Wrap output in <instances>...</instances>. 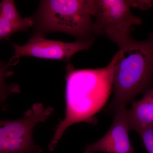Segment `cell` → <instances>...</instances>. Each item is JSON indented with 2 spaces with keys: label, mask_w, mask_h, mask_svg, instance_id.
<instances>
[{
  "label": "cell",
  "mask_w": 153,
  "mask_h": 153,
  "mask_svg": "<svg viewBox=\"0 0 153 153\" xmlns=\"http://www.w3.org/2000/svg\"><path fill=\"white\" fill-rule=\"evenodd\" d=\"M131 7L136 8L145 10L151 8L153 6V1L150 0H137L130 1Z\"/></svg>",
  "instance_id": "obj_13"
},
{
  "label": "cell",
  "mask_w": 153,
  "mask_h": 153,
  "mask_svg": "<svg viewBox=\"0 0 153 153\" xmlns=\"http://www.w3.org/2000/svg\"><path fill=\"white\" fill-rule=\"evenodd\" d=\"M8 63L0 66V105H3L8 97L13 94L20 92V88L16 83L7 84L6 79L14 74L13 71L9 70Z\"/></svg>",
  "instance_id": "obj_10"
},
{
  "label": "cell",
  "mask_w": 153,
  "mask_h": 153,
  "mask_svg": "<svg viewBox=\"0 0 153 153\" xmlns=\"http://www.w3.org/2000/svg\"><path fill=\"white\" fill-rule=\"evenodd\" d=\"M117 53L113 97L105 110L112 114L126 108L137 96L153 88V33L144 41L135 40Z\"/></svg>",
  "instance_id": "obj_2"
},
{
  "label": "cell",
  "mask_w": 153,
  "mask_h": 153,
  "mask_svg": "<svg viewBox=\"0 0 153 153\" xmlns=\"http://www.w3.org/2000/svg\"><path fill=\"white\" fill-rule=\"evenodd\" d=\"M94 40L68 43L34 36L23 46L13 44L14 55L8 63L10 66L16 65L20 57L25 56L69 62L71 57L77 52L89 49Z\"/></svg>",
  "instance_id": "obj_6"
},
{
  "label": "cell",
  "mask_w": 153,
  "mask_h": 153,
  "mask_svg": "<svg viewBox=\"0 0 153 153\" xmlns=\"http://www.w3.org/2000/svg\"><path fill=\"white\" fill-rule=\"evenodd\" d=\"M96 0H46L40 2L36 15L31 16L35 36L53 32L66 33L77 41L95 39L91 17L95 12Z\"/></svg>",
  "instance_id": "obj_3"
},
{
  "label": "cell",
  "mask_w": 153,
  "mask_h": 153,
  "mask_svg": "<svg viewBox=\"0 0 153 153\" xmlns=\"http://www.w3.org/2000/svg\"><path fill=\"white\" fill-rule=\"evenodd\" d=\"M131 7L129 0H96L93 16L96 36H105L120 50L130 46L135 40L131 35L134 26L143 23L132 13Z\"/></svg>",
  "instance_id": "obj_4"
},
{
  "label": "cell",
  "mask_w": 153,
  "mask_h": 153,
  "mask_svg": "<svg viewBox=\"0 0 153 153\" xmlns=\"http://www.w3.org/2000/svg\"><path fill=\"white\" fill-rule=\"evenodd\" d=\"M117 53L105 67L76 69L71 64L66 68V115L57 126L49 145L54 150L66 129L74 124H95V115L105 105L113 90L114 72Z\"/></svg>",
  "instance_id": "obj_1"
},
{
  "label": "cell",
  "mask_w": 153,
  "mask_h": 153,
  "mask_svg": "<svg viewBox=\"0 0 153 153\" xmlns=\"http://www.w3.org/2000/svg\"><path fill=\"white\" fill-rule=\"evenodd\" d=\"M138 134L148 153H153V127L142 131Z\"/></svg>",
  "instance_id": "obj_12"
},
{
  "label": "cell",
  "mask_w": 153,
  "mask_h": 153,
  "mask_svg": "<svg viewBox=\"0 0 153 153\" xmlns=\"http://www.w3.org/2000/svg\"><path fill=\"white\" fill-rule=\"evenodd\" d=\"M25 31V29L21 26L0 16V41L9 40L14 33Z\"/></svg>",
  "instance_id": "obj_11"
},
{
  "label": "cell",
  "mask_w": 153,
  "mask_h": 153,
  "mask_svg": "<svg viewBox=\"0 0 153 153\" xmlns=\"http://www.w3.org/2000/svg\"><path fill=\"white\" fill-rule=\"evenodd\" d=\"M113 114V122L109 131L96 142L86 146L84 153H135L129 137L127 110H119Z\"/></svg>",
  "instance_id": "obj_7"
},
{
  "label": "cell",
  "mask_w": 153,
  "mask_h": 153,
  "mask_svg": "<svg viewBox=\"0 0 153 153\" xmlns=\"http://www.w3.org/2000/svg\"><path fill=\"white\" fill-rule=\"evenodd\" d=\"M0 16L21 26L25 31L33 27L31 17L22 18L17 10L15 1L12 0H3L0 2Z\"/></svg>",
  "instance_id": "obj_9"
},
{
  "label": "cell",
  "mask_w": 153,
  "mask_h": 153,
  "mask_svg": "<svg viewBox=\"0 0 153 153\" xmlns=\"http://www.w3.org/2000/svg\"><path fill=\"white\" fill-rule=\"evenodd\" d=\"M6 63H4V62L0 61V66H4V65Z\"/></svg>",
  "instance_id": "obj_14"
},
{
  "label": "cell",
  "mask_w": 153,
  "mask_h": 153,
  "mask_svg": "<svg viewBox=\"0 0 153 153\" xmlns=\"http://www.w3.org/2000/svg\"><path fill=\"white\" fill-rule=\"evenodd\" d=\"M142 98L134 101L127 110L130 130L138 134L153 127V88L144 94Z\"/></svg>",
  "instance_id": "obj_8"
},
{
  "label": "cell",
  "mask_w": 153,
  "mask_h": 153,
  "mask_svg": "<svg viewBox=\"0 0 153 153\" xmlns=\"http://www.w3.org/2000/svg\"><path fill=\"white\" fill-rule=\"evenodd\" d=\"M54 112L41 103L33 104L24 117L14 120H0V153H41L42 149L34 143L33 129L44 122Z\"/></svg>",
  "instance_id": "obj_5"
}]
</instances>
